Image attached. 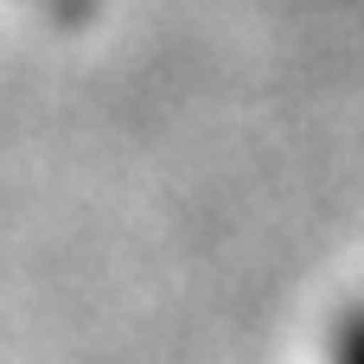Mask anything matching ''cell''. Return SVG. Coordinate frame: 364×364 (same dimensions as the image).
I'll list each match as a JSON object with an SVG mask.
<instances>
[{"mask_svg": "<svg viewBox=\"0 0 364 364\" xmlns=\"http://www.w3.org/2000/svg\"><path fill=\"white\" fill-rule=\"evenodd\" d=\"M333 364H364V307L346 314V326H339V339H333Z\"/></svg>", "mask_w": 364, "mask_h": 364, "instance_id": "cell-1", "label": "cell"}]
</instances>
